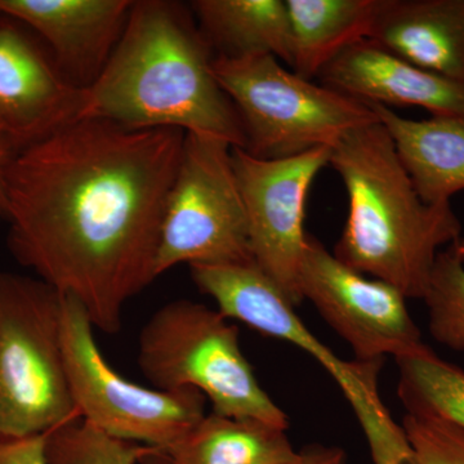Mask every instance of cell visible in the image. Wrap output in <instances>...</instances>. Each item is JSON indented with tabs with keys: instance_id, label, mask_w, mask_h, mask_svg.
Returning a JSON list of instances; mask_svg holds the SVG:
<instances>
[{
	"instance_id": "1",
	"label": "cell",
	"mask_w": 464,
	"mask_h": 464,
	"mask_svg": "<svg viewBox=\"0 0 464 464\" xmlns=\"http://www.w3.org/2000/svg\"><path fill=\"white\" fill-rule=\"evenodd\" d=\"M186 133L79 119L20 150L5 174L8 246L42 282L114 334L155 276Z\"/></svg>"
},
{
	"instance_id": "2",
	"label": "cell",
	"mask_w": 464,
	"mask_h": 464,
	"mask_svg": "<svg viewBox=\"0 0 464 464\" xmlns=\"http://www.w3.org/2000/svg\"><path fill=\"white\" fill-rule=\"evenodd\" d=\"M213 60L188 5L134 2L111 57L84 90L79 119L173 128L244 149L239 116L213 74Z\"/></svg>"
},
{
	"instance_id": "3",
	"label": "cell",
	"mask_w": 464,
	"mask_h": 464,
	"mask_svg": "<svg viewBox=\"0 0 464 464\" xmlns=\"http://www.w3.org/2000/svg\"><path fill=\"white\" fill-rule=\"evenodd\" d=\"M329 164L348 197L346 225L333 255L406 299H423L442 246L462 234L451 204H429L418 195L380 121L342 137Z\"/></svg>"
},
{
	"instance_id": "4",
	"label": "cell",
	"mask_w": 464,
	"mask_h": 464,
	"mask_svg": "<svg viewBox=\"0 0 464 464\" xmlns=\"http://www.w3.org/2000/svg\"><path fill=\"white\" fill-rule=\"evenodd\" d=\"M139 365L157 390H197L213 413L288 430L241 351L239 329L218 310L188 299L159 308L140 333Z\"/></svg>"
},
{
	"instance_id": "5",
	"label": "cell",
	"mask_w": 464,
	"mask_h": 464,
	"mask_svg": "<svg viewBox=\"0 0 464 464\" xmlns=\"http://www.w3.org/2000/svg\"><path fill=\"white\" fill-rule=\"evenodd\" d=\"M63 295L0 273V439L45 435L79 420L63 360Z\"/></svg>"
},
{
	"instance_id": "6",
	"label": "cell",
	"mask_w": 464,
	"mask_h": 464,
	"mask_svg": "<svg viewBox=\"0 0 464 464\" xmlns=\"http://www.w3.org/2000/svg\"><path fill=\"white\" fill-rule=\"evenodd\" d=\"M213 74L239 116L244 150L258 159L332 149L351 130L380 121L368 103L302 78L271 54L215 57Z\"/></svg>"
},
{
	"instance_id": "7",
	"label": "cell",
	"mask_w": 464,
	"mask_h": 464,
	"mask_svg": "<svg viewBox=\"0 0 464 464\" xmlns=\"http://www.w3.org/2000/svg\"><path fill=\"white\" fill-rule=\"evenodd\" d=\"M195 285L215 299L226 319L290 342L314 356L334 378L364 432L374 464H414L401 424L393 420L378 392L384 360L346 362L325 346L295 314V307L255 262L192 265Z\"/></svg>"
},
{
	"instance_id": "8",
	"label": "cell",
	"mask_w": 464,
	"mask_h": 464,
	"mask_svg": "<svg viewBox=\"0 0 464 464\" xmlns=\"http://www.w3.org/2000/svg\"><path fill=\"white\" fill-rule=\"evenodd\" d=\"M93 324L81 302L63 295V360L82 420L112 438L167 453L206 417L197 390L148 389L116 373L94 340Z\"/></svg>"
},
{
	"instance_id": "9",
	"label": "cell",
	"mask_w": 464,
	"mask_h": 464,
	"mask_svg": "<svg viewBox=\"0 0 464 464\" xmlns=\"http://www.w3.org/2000/svg\"><path fill=\"white\" fill-rule=\"evenodd\" d=\"M231 149L212 137L186 133L161 222L155 276L181 264L253 262Z\"/></svg>"
},
{
	"instance_id": "10",
	"label": "cell",
	"mask_w": 464,
	"mask_h": 464,
	"mask_svg": "<svg viewBox=\"0 0 464 464\" xmlns=\"http://www.w3.org/2000/svg\"><path fill=\"white\" fill-rule=\"evenodd\" d=\"M232 164L248 219L253 262L297 307L299 270L306 248L304 213L311 185L331 161V148L283 159H258L232 148Z\"/></svg>"
},
{
	"instance_id": "11",
	"label": "cell",
	"mask_w": 464,
	"mask_h": 464,
	"mask_svg": "<svg viewBox=\"0 0 464 464\" xmlns=\"http://www.w3.org/2000/svg\"><path fill=\"white\" fill-rule=\"evenodd\" d=\"M302 298L353 348L355 360L398 359L422 346L400 290L342 264L308 235L299 270Z\"/></svg>"
},
{
	"instance_id": "12",
	"label": "cell",
	"mask_w": 464,
	"mask_h": 464,
	"mask_svg": "<svg viewBox=\"0 0 464 464\" xmlns=\"http://www.w3.org/2000/svg\"><path fill=\"white\" fill-rule=\"evenodd\" d=\"M83 97L16 21L0 16V130L14 152L79 121Z\"/></svg>"
},
{
	"instance_id": "13",
	"label": "cell",
	"mask_w": 464,
	"mask_h": 464,
	"mask_svg": "<svg viewBox=\"0 0 464 464\" xmlns=\"http://www.w3.org/2000/svg\"><path fill=\"white\" fill-rule=\"evenodd\" d=\"M132 0H0V16L29 26L50 48L61 74L91 87L127 25Z\"/></svg>"
},
{
	"instance_id": "14",
	"label": "cell",
	"mask_w": 464,
	"mask_h": 464,
	"mask_svg": "<svg viewBox=\"0 0 464 464\" xmlns=\"http://www.w3.org/2000/svg\"><path fill=\"white\" fill-rule=\"evenodd\" d=\"M319 76L325 87L365 103L417 106L432 116L464 119V83L420 69L368 39L346 48Z\"/></svg>"
},
{
	"instance_id": "15",
	"label": "cell",
	"mask_w": 464,
	"mask_h": 464,
	"mask_svg": "<svg viewBox=\"0 0 464 464\" xmlns=\"http://www.w3.org/2000/svg\"><path fill=\"white\" fill-rule=\"evenodd\" d=\"M368 41L464 83V0H383Z\"/></svg>"
},
{
	"instance_id": "16",
	"label": "cell",
	"mask_w": 464,
	"mask_h": 464,
	"mask_svg": "<svg viewBox=\"0 0 464 464\" xmlns=\"http://www.w3.org/2000/svg\"><path fill=\"white\" fill-rule=\"evenodd\" d=\"M389 132L400 161L418 195L429 204H448L464 191V119L402 118L390 108L368 103Z\"/></svg>"
},
{
	"instance_id": "17",
	"label": "cell",
	"mask_w": 464,
	"mask_h": 464,
	"mask_svg": "<svg viewBox=\"0 0 464 464\" xmlns=\"http://www.w3.org/2000/svg\"><path fill=\"white\" fill-rule=\"evenodd\" d=\"M188 7L215 57L271 54L292 67L285 0H195Z\"/></svg>"
},
{
	"instance_id": "18",
	"label": "cell",
	"mask_w": 464,
	"mask_h": 464,
	"mask_svg": "<svg viewBox=\"0 0 464 464\" xmlns=\"http://www.w3.org/2000/svg\"><path fill=\"white\" fill-rule=\"evenodd\" d=\"M293 38L290 69L319 76L350 45L369 39L383 0H285Z\"/></svg>"
},
{
	"instance_id": "19",
	"label": "cell",
	"mask_w": 464,
	"mask_h": 464,
	"mask_svg": "<svg viewBox=\"0 0 464 464\" xmlns=\"http://www.w3.org/2000/svg\"><path fill=\"white\" fill-rule=\"evenodd\" d=\"M285 431L212 411L164 454L172 464H290L297 451Z\"/></svg>"
},
{
	"instance_id": "20",
	"label": "cell",
	"mask_w": 464,
	"mask_h": 464,
	"mask_svg": "<svg viewBox=\"0 0 464 464\" xmlns=\"http://www.w3.org/2000/svg\"><path fill=\"white\" fill-rule=\"evenodd\" d=\"M395 360L406 413L433 415L464 430V371L424 343Z\"/></svg>"
},
{
	"instance_id": "21",
	"label": "cell",
	"mask_w": 464,
	"mask_h": 464,
	"mask_svg": "<svg viewBox=\"0 0 464 464\" xmlns=\"http://www.w3.org/2000/svg\"><path fill=\"white\" fill-rule=\"evenodd\" d=\"M155 449L112 438L79 418L45 433V464H141Z\"/></svg>"
},
{
	"instance_id": "22",
	"label": "cell",
	"mask_w": 464,
	"mask_h": 464,
	"mask_svg": "<svg viewBox=\"0 0 464 464\" xmlns=\"http://www.w3.org/2000/svg\"><path fill=\"white\" fill-rule=\"evenodd\" d=\"M423 301L433 340L464 351V264L451 246L436 257Z\"/></svg>"
},
{
	"instance_id": "23",
	"label": "cell",
	"mask_w": 464,
	"mask_h": 464,
	"mask_svg": "<svg viewBox=\"0 0 464 464\" xmlns=\"http://www.w3.org/2000/svg\"><path fill=\"white\" fill-rule=\"evenodd\" d=\"M402 429L414 464H464V430L439 417L406 413Z\"/></svg>"
},
{
	"instance_id": "24",
	"label": "cell",
	"mask_w": 464,
	"mask_h": 464,
	"mask_svg": "<svg viewBox=\"0 0 464 464\" xmlns=\"http://www.w3.org/2000/svg\"><path fill=\"white\" fill-rule=\"evenodd\" d=\"M45 435L0 439V464H45Z\"/></svg>"
},
{
	"instance_id": "25",
	"label": "cell",
	"mask_w": 464,
	"mask_h": 464,
	"mask_svg": "<svg viewBox=\"0 0 464 464\" xmlns=\"http://www.w3.org/2000/svg\"><path fill=\"white\" fill-rule=\"evenodd\" d=\"M290 464H347V458L343 449L315 444L297 451Z\"/></svg>"
},
{
	"instance_id": "26",
	"label": "cell",
	"mask_w": 464,
	"mask_h": 464,
	"mask_svg": "<svg viewBox=\"0 0 464 464\" xmlns=\"http://www.w3.org/2000/svg\"><path fill=\"white\" fill-rule=\"evenodd\" d=\"M14 154L16 152L12 148L7 136L0 130V215L5 207V174H7V168Z\"/></svg>"
},
{
	"instance_id": "27",
	"label": "cell",
	"mask_w": 464,
	"mask_h": 464,
	"mask_svg": "<svg viewBox=\"0 0 464 464\" xmlns=\"http://www.w3.org/2000/svg\"><path fill=\"white\" fill-rule=\"evenodd\" d=\"M141 464H172V462L163 451L152 450L149 456L143 458Z\"/></svg>"
},
{
	"instance_id": "28",
	"label": "cell",
	"mask_w": 464,
	"mask_h": 464,
	"mask_svg": "<svg viewBox=\"0 0 464 464\" xmlns=\"http://www.w3.org/2000/svg\"><path fill=\"white\" fill-rule=\"evenodd\" d=\"M451 248L454 249V252H456L458 257H459L460 261H462L464 264V239L460 237L457 243L451 244Z\"/></svg>"
}]
</instances>
